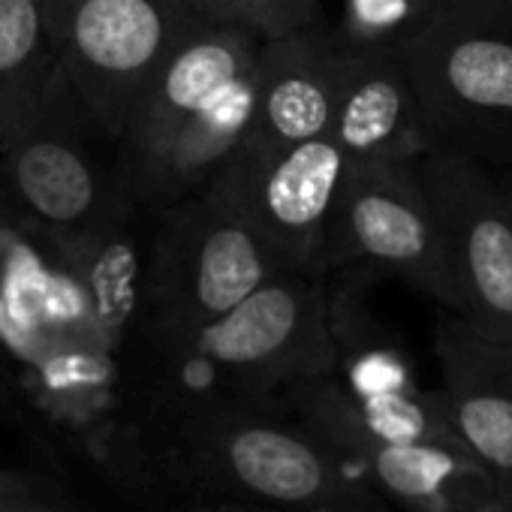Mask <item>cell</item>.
<instances>
[{
    "label": "cell",
    "instance_id": "7c38bea8",
    "mask_svg": "<svg viewBox=\"0 0 512 512\" xmlns=\"http://www.w3.org/2000/svg\"><path fill=\"white\" fill-rule=\"evenodd\" d=\"M434 350L455 437L494 473L503 506L512 497V341L476 332L440 311Z\"/></svg>",
    "mask_w": 512,
    "mask_h": 512
},
{
    "label": "cell",
    "instance_id": "3957f363",
    "mask_svg": "<svg viewBox=\"0 0 512 512\" xmlns=\"http://www.w3.org/2000/svg\"><path fill=\"white\" fill-rule=\"evenodd\" d=\"M284 272L223 172L163 211L148 256V329L157 347L217 320Z\"/></svg>",
    "mask_w": 512,
    "mask_h": 512
},
{
    "label": "cell",
    "instance_id": "277c9868",
    "mask_svg": "<svg viewBox=\"0 0 512 512\" xmlns=\"http://www.w3.org/2000/svg\"><path fill=\"white\" fill-rule=\"evenodd\" d=\"M398 49L434 145L512 166V28L425 16Z\"/></svg>",
    "mask_w": 512,
    "mask_h": 512
},
{
    "label": "cell",
    "instance_id": "44dd1931",
    "mask_svg": "<svg viewBox=\"0 0 512 512\" xmlns=\"http://www.w3.org/2000/svg\"><path fill=\"white\" fill-rule=\"evenodd\" d=\"M0 512H70V509H64L55 497H49L46 491H43V485L40 488H34V491H28V494H19V497H13V500H7V503H0Z\"/></svg>",
    "mask_w": 512,
    "mask_h": 512
},
{
    "label": "cell",
    "instance_id": "4fadbf2b",
    "mask_svg": "<svg viewBox=\"0 0 512 512\" xmlns=\"http://www.w3.org/2000/svg\"><path fill=\"white\" fill-rule=\"evenodd\" d=\"M329 136L350 163H410L434 148L398 43H347Z\"/></svg>",
    "mask_w": 512,
    "mask_h": 512
},
{
    "label": "cell",
    "instance_id": "6da1fadb",
    "mask_svg": "<svg viewBox=\"0 0 512 512\" xmlns=\"http://www.w3.org/2000/svg\"><path fill=\"white\" fill-rule=\"evenodd\" d=\"M142 476L178 500L368 506L386 500L293 416L220 398L154 401L139 437Z\"/></svg>",
    "mask_w": 512,
    "mask_h": 512
},
{
    "label": "cell",
    "instance_id": "cb8c5ba5",
    "mask_svg": "<svg viewBox=\"0 0 512 512\" xmlns=\"http://www.w3.org/2000/svg\"><path fill=\"white\" fill-rule=\"evenodd\" d=\"M503 512H512V497L506 500V506H503Z\"/></svg>",
    "mask_w": 512,
    "mask_h": 512
},
{
    "label": "cell",
    "instance_id": "52a82bcc",
    "mask_svg": "<svg viewBox=\"0 0 512 512\" xmlns=\"http://www.w3.org/2000/svg\"><path fill=\"white\" fill-rule=\"evenodd\" d=\"M100 130L58 73L40 115L0 154V190L55 235L103 232L133 193L127 172L100 157L91 139Z\"/></svg>",
    "mask_w": 512,
    "mask_h": 512
},
{
    "label": "cell",
    "instance_id": "8992f818",
    "mask_svg": "<svg viewBox=\"0 0 512 512\" xmlns=\"http://www.w3.org/2000/svg\"><path fill=\"white\" fill-rule=\"evenodd\" d=\"M344 263L389 269L440 311H461L443 229L413 163H350L317 253V275Z\"/></svg>",
    "mask_w": 512,
    "mask_h": 512
},
{
    "label": "cell",
    "instance_id": "ffe728a7",
    "mask_svg": "<svg viewBox=\"0 0 512 512\" xmlns=\"http://www.w3.org/2000/svg\"><path fill=\"white\" fill-rule=\"evenodd\" d=\"M172 512H395L389 500L368 506H260L235 500H178Z\"/></svg>",
    "mask_w": 512,
    "mask_h": 512
},
{
    "label": "cell",
    "instance_id": "7a4b0ae2",
    "mask_svg": "<svg viewBox=\"0 0 512 512\" xmlns=\"http://www.w3.org/2000/svg\"><path fill=\"white\" fill-rule=\"evenodd\" d=\"M172 383L154 401L220 398L263 404L311 377L338 371L335 317L317 272L284 269L217 320L157 347Z\"/></svg>",
    "mask_w": 512,
    "mask_h": 512
},
{
    "label": "cell",
    "instance_id": "9c48e42d",
    "mask_svg": "<svg viewBox=\"0 0 512 512\" xmlns=\"http://www.w3.org/2000/svg\"><path fill=\"white\" fill-rule=\"evenodd\" d=\"M350 157L332 136L296 145H241L223 169L232 193L284 269L317 272V253Z\"/></svg>",
    "mask_w": 512,
    "mask_h": 512
},
{
    "label": "cell",
    "instance_id": "7402d4cb",
    "mask_svg": "<svg viewBox=\"0 0 512 512\" xmlns=\"http://www.w3.org/2000/svg\"><path fill=\"white\" fill-rule=\"evenodd\" d=\"M40 488V482L31 476V473H22V470H10V467H0V503H7L19 494H28Z\"/></svg>",
    "mask_w": 512,
    "mask_h": 512
},
{
    "label": "cell",
    "instance_id": "d6986e66",
    "mask_svg": "<svg viewBox=\"0 0 512 512\" xmlns=\"http://www.w3.org/2000/svg\"><path fill=\"white\" fill-rule=\"evenodd\" d=\"M428 16L512 28V0H425Z\"/></svg>",
    "mask_w": 512,
    "mask_h": 512
},
{
    "label": "cell",
    "instance_id": "5b68a950",
    "mask_svg": "<svg viewBox=\"0 0 512 512\" xmlns=\"http://www.w3.org/2000/svg\"><path fill=\"white\" fill-rule=\"evenodd\" d=\"M61 79L115 139L145 79L202 19L190 0H43Z\"/></svg>",
    "mask_w": 512,
    "mask_h": 512
},
{
    "label": "cell",
    "instance_id": "30bf717a",
    "mask_svg": "<svg viewBox=\"0 0 512 512\" xmlns=\"http://www.w3.org/2000/svg\"><path fill=\"white\" fill-rule=\"evenodd\" d=\"M260 43L263 37L244 28L199 19L163 58L133 97L118 136L130 193L136 178L163 154L169 139L253 67Z\"/></svg>",
    "mask_w": 512,
    "mask_h": 512
},
{
    "label": "cell",
    "instance_id": "ac0fdd59",
    "mask_svg": "<svg viewBox=\"0 0 512 512\" xmlns=\"http://www.w3.org/2000/svg\"><path fill=\"white\" fill-rule=\"evenodd\" d=\"M425 16V0H350L341 37L353 46L398 43Z\"/></svg>",
    "mask_w": 512,
    "mask_h": 512
},
{
    "label": "cell",
    "instance_id": "5bb4252c",
    "mask_svg": "<svg viewBox=\"0 0 512 512\" xmlns=\"http://www.w3.org/2000/svg\"><path fill=\"white\" fill-rule=\"evenodd\" d=\"M341 452L389 503L404 512H503L494 473L458 440H350Z\"/></svg>",
    "mask_w": 512,
    "mask_h": 512
},
{
    "label": "cell",
    "instance_id": "603a6c76",
    "mask_svg": "<svg viewBox=\"0 0 512 512\" xmlns=\"http://www.w3.org/2000/svg\"><path fill=\"white\" fill-rule=\"evenodd\" d=\"M500 196H503V208H506V217H509V226H512V175L500 184Z\"/></svg>",
    "mask_w": 512,
    "mask_h": 512
},
{
    "label": "cell",
    "instance_id": "2e32d148",
    "mask_svg": "<svg viewBox=\"0 0 512 512\" xmlns=\"http://www.w3.org/2000/svg\"><path fill=\"white\" fill-rule=\"evenodd\" d=\"M190 7L208 22L244 28L263 40L323 25L320 0H190Z\"/></svg>",
    "mask_w": 512,
    "mask_h": 512
},
{
    "label": "cell",
    "instance_id": "e0dca14e",
    "mask_svg": "<svg viewBox=\"0 0 512 512\" xmlns=\"http://www.w3.org/2000/svg\"><path fill=\"white\" fill-rule=\"evenodd\" d=\"M335 377L353 395H389L416 389L407 356L386 341H338Z\"/></svg>",
    "mask_w": 512,
    "mask_h": 512
},
{
    "label": "cell",
    "instance_id": "8fae6325",
    "mask_svg": "<svg viewBox=\"0 0 512 512\" xmlns=\"http://www.w3.org/2000/svg\"><path fill=\"white\" fill-rule=\"evenodd\" d=\"M347 40L323 25L263 40L256 49L253 115L244 145H296L329 136Z\"/></svg>",
    "mask_w": 512,
    "mask_h": 512
},
{
    "label": "cell",
    "instance_id": "ba28073f",
    "mask_svg": "<svg viewBox=\"0 0 512 512\" xmlns=\"http://www.w3.org/2000/svg\"><path fill=\"white\" fill-rule=\"evenodd\" d=\"M443 229L461 311L476 332L512 341V226L488 166L434 145L410 160Z\"/></svg>",
    "mask_w": 512,
    "mask_h": 512
},
{
    "label": "cell",
    "instance_id": "9a60e30c",
    "mask_svg": "<svg viewBox=\"0 0 512 512\" xmlns=\"http://www.w3.org/2000/svg\"><path fill=\"white\" fill-rule=\"evenodd\" d=\"M55 79L43 0H0V154L40 115Z\"/></svg>",
    "mask_w": 512,
    "mask_h": 512
}]
</instances>
